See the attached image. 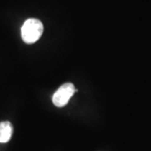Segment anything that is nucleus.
<instances>
[{
	"mask_svg": "<svg viewBox=\"0 0 151 151\" xmlns=\"http://www.w3.org/2000/svg\"><path fill=\"white\" fill-rule=\"evenodd\" d=\"M44 26L37 19H29L24 23L21 28L22 40L26 44H34L41 37Z\"/></svg>",
	"mask_w": 151,
	"mask_h": 151,
	"instance_id": "f257e3e1",
	"label": "nucleus"
},
{
	"mask_svg": "<svg viewBox=\"0 0 151 151\" xmlns=\"http://www.w3.org/2000/svg\"><path fill=\"white\" fill-rule=\"evenodd\" d=\"M75 92H76V90L72 83H64L54 93L52 97V102L55 106L62 108L68 103L70 97L73 96Z\"/></svg>",
	"mask_w": 151,
	"mask_h": 151,
	"instance_id": "f03ea898",
	"label": "nucleus"
},
{
	"mask_svg": "<svg viewBox=\"0 0 151 151\" xmlns=\"http://www.w3.org/2000/svg\"><path fill=\"white\" fill-rule=\"evenodd\" d=\"M13 134V126L9 122L4 121L0 123V143L4 144L10 140Z\"/></svg>",
	"mask_w": 151,
	"mask_h": 151,
	"instance_id": "7ed1b4c3",
	"label": "nucleus"
}]
</instances>
